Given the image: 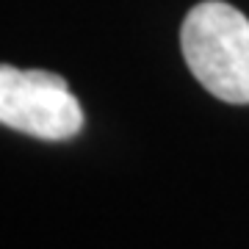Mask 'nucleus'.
<instances>
[{
  "label": "nucleus",
  "mask_w": 249,
  "mask_h": 249,
  "mask_svg": "<svg viewBox=\"0 0 249 249\" xmlns=\"http://www.w3.org/2000/svg\"><path fill=\"white\" fill-rule=\"evenodd\" d=\"M180 47L188 70L213 97L249 106V19L222 0H202L186 14Z\"/></svg>",
  "instance_id": "obj_1"
},
{
  "label": "nucleus",
  "mask_w": 249,
  "mask_h": 249,
  "mask_svg": "<svg viewBox=\"0 0 249 249\" xmlns=\"http://www.w3.org/2000/svg\"><path fill=\"white\" fill-rule=\"evenodd\" d=\"M0 124L45 142H67L80 133L83 111L64 78L0 64Z\"/></svg>",
  "instance_id": "obj_2"
}]
</instances>
